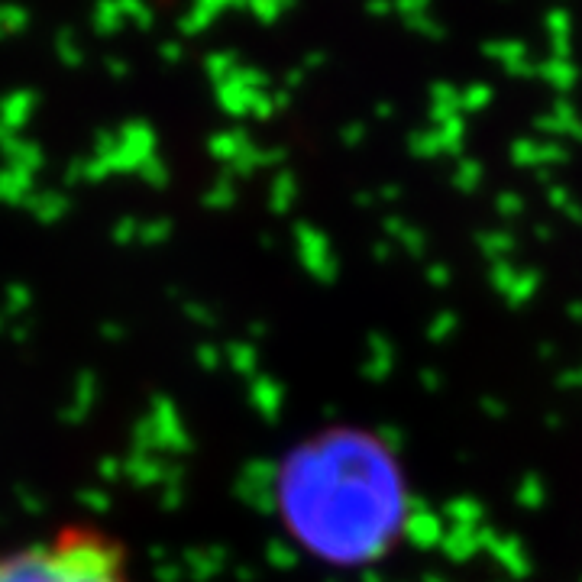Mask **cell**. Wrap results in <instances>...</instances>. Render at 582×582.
Returning <instances> with one entry per match:
<instances>
[{
  "mask_svg": "<svg viewBox=\"0 0 582 582\" xmlns=\"http://www.w3.org/2000/svg\"><path fill=\"white\" fill-rule=\"evenodd\" d=\"M408 482L369 431H327L288 456L279 508L288 534L330 563L385 557L405 531Z\"/></svg>",
  "mask_w": 582,
  "mask_h": 582,
  "instance_id": "cell-1",
  "label": "cell"
},
{
  "mask_svg": "<svg viewBox=\"0 0 582 582\" xmlns=\"http://www.w3.org/2000/svg\"><path fill=\"white\" fill-rule=\"evenodd\" d=\"M0 582H136V576L117 534L94 521H68L0 550Z\"/></svg>",
  "mask_w": 582,
  "mask_h": 582,
  "instance_id": "cell-2",
  "label": "cell"
},
{
  "mask_svg": "<svg viewBox=\"0 0 582 582\" xmlns=\"http://www.w3.org/2000/svg\"><path fill=\"white\" fill-rule=\"evenodd\" d=\"M550 26L557 33H566V30H573V20H570V13L566 10H553V17H550Z\"/></svg>",
  "mask_w": 582,
  "mask_h": 582,
  "instance_id": "cell-3",
  "label": "cell"
}]
</instances>
